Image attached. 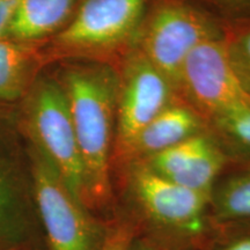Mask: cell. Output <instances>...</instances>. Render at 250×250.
Returning <instances> with one entry per match:
<instances>
[{
	"mask_svg": "<svg viewBox=\"0 0 250 250\" xmlns=\"http://www.w3.org/2000/svg\"><path fill=\"white\" fill-rule=\"evenodd\" d=\"M221 7L227 9L233 17V21L250 19V0H213Z\"/></svg>",
	"mask_w": 250,
	"mask_h": 250,
	"instance_id": "obj_21",
	"label": "cell"
},
{
	"mask_svg": "<svg viewBox=\"0 0 250 250\" xmlns=\"http://www.w3.org/2000/svg\"><path fill=\"white\" fill-rule=\"evenodd\" d=\"M236 166L211 192L210 215L219 226L250 223V162Z\"/></svg>",
	"mask_w": 250,
	"mask_h": 250,
	"instance_id": "obj_12",
	"label": "cell"
},
{
	"mask_svg": "<svg viewBox=\"0 0 250 250\" xmlns=\"http://www.w3.org/2000/svg\"><path fill=\"white\" fill-rule=\"evenodd\" d=\"M140 161L165 179L210 198L217 179L232 162L219 142L205 132Z\"/></svg>",
	"mask_w": 250,
	"mask_h": 250,
	"instance_id": "obj_9",
	"label": "cell"
},
{
	"mask_svg": "<svg viewBox=\"0 0 250 250\" xmlns=\"http://www.w3.org/2000/svg\"><path fill=\"white\" fill-rule=\"evenodd\" d=\"M57 79L66 96L76 132L88 208H105L112 198L111 164L118 92L116 65L77 59Z\"/></svg>",
	"mask_w": 250,
	"mask_h": 250,
	"instance_id": "obj_1",
	"label": "cell"
},
{
	"mask_svg": "<svg viewBox=\"0 0 250 250\" xmlns=\"http://www.w3.org/2000/svg\"><path fill=\"white\" fill-rule=\"evenodd\" d=\"M30 171L37 211L49 250H100L105 229L62 179L48 159L31 146Z\"/></svg>",
	"mask_w": 250,
	"mask_h": 250,
	"instance_id": "obj_6",
	"label": "cell"
},
{
	"mask_svg": "<svg viewBox=\"0 0 250 250\" xmlns=\"http://www.w3.org/2000/svg\"><path fill=\"white\" fill-rule=\"evenodd\" d=\"M24 228L19 190L7 167L0 160V247L19 241Z\"/></svg>",
	"mask_w": 250,
	"mask_h": 250,
	"instance_id": "obj_15",
	"label": "cell"
},
{
	"mask_svg": "<svg viewBox=\"0 0 250 250\" xmlns=\"http://www.w3.org/2000/svg\"><path fill=\"white\" fill-rule=\"evenodd\" d=\"M118 92L112 162L120 161L140 131L179 100L176 90L144 56L131 48L117 64Z\"/></svg>",
	"mask_w": 250,
	"mask_h": 250,
	"instance_id": "obj_7",
	"label": "cell"
},
{
	"mask_svg": "<svg viewBox=\"0 0 250 250\" xmlns=\"http://www.w3.org/2000/svg\"><path fill=\"white\" fill-rule=\"evenodd\" d=\"M180 245L156 234H142L137 232L126 250H181Z\"/></svg>",
	"mask_w": 250,
	"mask_h": 250,
	"instance_id": "obj_19",
	"label": "cell"
},
{
	"mask_svg": "<svg viewBox=\"0 0 250 250\" xmlns=\"http://www.w3.org/2000/svg\"><path fill=\"white\" fill-rule=\"evenodd\" d=\"M138 232L137 225L131 220H121L108 228L107 236L100 250H126L133 236Z\"/></svg>",
	"mask_w": 250,
	"mask_h": 250,
	"instance_id": "obj_18",
	"label": "cell"
},
{
	"mask_svg": "<svg viewBox=\"0 0 250 250\" xmlns=\"http://www.w3.org/2000/svg\"><path fill=\"white\" fill-rule=\"evenodd\" d=\"M224 42L234 74L250 96V19L235 20L224 28Z\"/></svg>",
	"mask_w": 250,
	"mask_h": 250,
	"instance_id": "obj_16",
	"label": "cell"
},
{
	"mask_svg": "<svg viewBox=\"0 0 250 250\" xmlns=\"http://www.w3.org/2000/svg\"><path fill=\"white\" fill-rule=\"evenodd\" d=\"M223 235L214 250H250V223L221 226Z\"/></svg>",
	"mask_w": 250,
	"mask_h": 250,
	"instance_id": "obj_17",
	"label": "cell"
},
{
	"mask_svg": "<svg viewBox=\"0 0 250 250\" xmlns=\"http://www.w3.org/2000/svg\"><path fill=\"white\" fill-rule=\"evenodd\" d=\"M37 52L33 44L0 39V102L23 98L34 83Z\"/></svg>",
	"mask_w": 250,
	"mask_h": 250,
	"instance_id": "obj_13",
	"label": "cell"
},
{
	"mask_svg": "<svg viewBox=\"0 0 250 250\" xmlns=\"http://www.w3.org/2000/svg\"><path fill=\"white\" fill-rule=\"evenodd\" d=\"M80 0H21L7 39L34 44L54 37L70 22Z\"/></svg>",
	"mask_w": 250,
	"mask_h": 250,
	"instance_id": "obj_11",
	"label": "cell"
},
{
	"mask_svg": "<svg viewBox=\"0 0 250 250\" xmlns=\"http://www.w3.org/2000/svg\"><path fill=\"white\" fill-rule=\"evenodd\" d=\"M146 4L147 0H80L70 22L52 37L55 54L121 62L133 46Z\"/></svg>",
	"mask_w": 250,
	"mask_h": 250,
	"instance_id": "obj_3",
	"label": "cell"
},
{
	"mask_svg": "<svg viewBox=\"0 0 250 250\" xmlns=\"http://www.w3.org/2000/svg\"><path fill=\"white\" fill-rule=\"evenodd\" d=\"M232 162H250V103L240 105L210 121Z\"/></svg>",
	"mask_w": 250,
	"mask_h": 250,
	"instance_id": "obj_14",
	"label": "cell"
},
{
	"mask_svg": "<svg viewBox=\"0 0 250 250\" xmlns=\"http://www.w3.org/2000/svg\"><path fill=\"white\" fill-rule=\"evenodd\" d=\"M177 94L208 122L250 103L228 61L224 36L205 41L190 52L181 70Z\"/></svg>",
	"mask_w": 250,
	"mask_h": 250,
	"instance_id": "obj_8",
	"label": "cell"
},
{
	"mask_svg": "<svg viewBox=\"0 0 250 250\" xmlns=\"http://www.w3.org/2000/svg\"><path fill=\"white\" fill-rule=\"evenodd\" d=\"M126 196L153 234L180 246L203 239L210 230V197L156 174L143 161L122 164Z\"/></svg>",
	"mask_w": 250,
	"mask_h": 250,
	"instance_id": "obj_2",
	"label": "cell"
},
{
	"mask_svg": "<svg viewBox=\"0 0 250 250\" xmlns=\"http://www.w3.org/2000/svg\"><path fill=\"white\" fill-rule=\"evenodd\" d=\"M24 126L31 146L48 159L71 191L86 205L76 132L66 96L57 78L41 76L31 83L24 102Z\"/></svg>",
	"mask_w": 250,
	"mask_h": 250,
	"instance_id": "obj_5",
	"label": "cell"
},
{
	"mask_svg": "<svg viewBox=\"0 0 250 250\" xmlns=\"http://www.w3.org/2000/svg\"><path fill=\"white\" fill-rule=\"evenodd\" d=\"M20 2L21 0H0V39L7 36Z\"/></svg>",
	"mask_w": 250,
	"mask_h": 250,
	"instance_id": "obj_20",
	"label": "cell"
},
{
	"mask_svg": "<svg viewBox=\"0 0 250 250\" xmlns=\"http://www.w3.org/2000/svg\"><path fill=\"white\" fill-rule=\"evenodd\" d=\"M205 120L183 100L168 105L131 143L120 164L144 160L155 153L204 132Z\"/></svg>",
	"mask_w": 250,
	"mask_h": 250,
	"instance_id": "obj_10",
	"label": "cell"
},
{
	"mask_svg": "<svg viewBox=\"0 0 250 250\" xmlns=\"http://www.w3.org/2000/svg\"><path fill=\"white\" fill-rule=\"evenodd\" d=\"M223 36L220 24L186 0H155L144 14L132 48L164 74L177 93L181 70L190 52L205 41Z\"/></svg>",
	"mask_w": 250,
	"mask_h": 250,
	"instance_id": "obj_4",
	"label": "cell"
}]
</instances>
